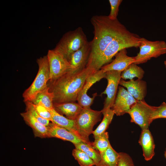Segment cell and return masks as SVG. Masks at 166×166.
Returning a JSON list of instances; mask_svg holds the SVG:
<instances>
[{
  "instance_id": "6da1fadb",
  "label": "cell",
  "mask_w": 166,
  "mask_h": 166,
  "mask_svg": "<svg viewBox=\"0 0 166 166\" xmlns=\"http://www.w3.org/2000/svg\"><path fill=\"white\" fill-rule=\"evenodd\" d=\"M90 22L93 27L94 37L89 42L91 52L86 67L102 53L115 38L128 30L118 19L112 20L108 16L94 15Z\"/></svg>"
},
{
  "instance_id": "7a4b0ae2",
  "label": "cell",
  "mask_w": 166,
  "mask_h": 166,
  "mask_svg": "<svg viewBox=\"0 0 166 166\" xmlns=\"http://www.w3.org/2000/svg\"><path fill=\"white\" fill-rule=\"evenodd\" d=\"M86 67L76 73L68 72L54 81L49 82V91L54 95L53 103L75 102L88 77L95 72Z\"/></svg>"
},
{
  "instance_id": "3957f363",
  "label": "cell",
  "mask_w": 166,
  "mask_h": 166,
  "mask_svg": "<svg viewBox=\"0 0 166 166\" xmlns=\"http://www.w3.org/2000/svg\"><path fill=\"white\" fill-rule=\"evenodd\" d=\"M140 38L127 30L115 38L102 53L86 68L92 69L95 71H98L104 65L110 62L121 50L132 47H139Z\"/></svg>"
},
{
  "instance_id": "277c9868",
  "label": "cell",
  "mask_w": 166,
  "mask_h": 166,
  "mask_svg": "<svg viewBox=\"0 0 166 166\" xmlns=\"http://www.w3.org/2000/svg\"><path fill=\"white\" fill-rule=\"evenodd\" d=\"M88 42L82 28L79 27L65 33L54 49L63 54L69 61L71 55Z\"/></svg>"
},
{
  "instance_id": "5b68a950",
  "label": "cell",
  "mask_w": 166,
  "mask_h": 166,
  "mask_svg": "<svg viewBox=\"0 0 166 166\" xmlns=\"http://www.w3.org/2000/svg\"><path fill=\"white\" fill-rule=\"evenodd\" d=\"M38 70L37 75L31 85L23 92L24 101L32 102L37 94L47 88L49 80V70L47 55L37 60Z\"/></svg>"
},
{
  "instance_id": "8992f818",
  "label": "cell",
  "mask_w": 166,
  "mask_h": 166,
  "mask_svg": "<svg viewBox=\"0 0 166 166\" xmlns=\"http://www.w3.org/2000/svg\"><path fill=\"white\" fill-rule=\"evenodd\" d=\"M102 113L101 111L83 108L75 120L77 130L82 139L92 146V142L89 140V136L93 133L94 125L101 120Z\"/></svg>"
},
{
  "instance_id": "52a82bcc",
  "label": "cell",
  "mask_w": 166,
  "mask_h": 166,
  "mask_svg": "<svg viewBox=\"0 0 166 166\" xmlns=\"http://www.w3.org/2000/svg\"><path fill=\"white\" fill-rule=\"evenodd\" d=\"M140 51L134 57V63L138 65L146 62L152 58H156L166 53V43L163 41H151L140 38Z\"/></svg>"
},
{
  "instance_id": "ba28073f",
  "label": "cell",
  "mask_w": 166,
  "mask_h": 166,
  "mask_svg": "<svg viewBox=\"0 0 166 166\" xmlns=\"http://www.w3.org/2000/svg\"><path fill=\"white\" fill-rule=\"evenodd\" d=\"M46 55L49 70V81L51 82L67 72L70 65L63 54L54 49L49 50Z\"/></svg>"
},
{
  "instance_id": "9c48e42d",
  "label": "cell",
  "mask_w": 166,
  "mask_h": 166,
  "mask_svg": "<svg viewBox=\"0 0 166 166\" xmlns=\"http://www.w3.org/2000/svg\"><path fill=\"white\" fill-rule=\"evenodd\" d=\"M155 108V106L149 105L144 100L137 101L128 113L131 122L138 125L142 129L148 128L152 122L151 117Z\"/></svg>"
},
{
  "instance_id": "30bf717a",
  "label": "cell",
  "mask_w": 166,
  "mask_h": 166,
  "mask_svg": "<svg viewBox=\"0 0 166 166\" xmlns=\"http://www.w3.org/2000/svg\"><path fill=\"white\" fill-rule=\"evenodd\" d=\"M122 72L111 70L106 72V78L108 81L107 86L102 94H106L107 97L104 102V106L101 110L103 115L113 105L116 97L118 85L121 80Z\"/></svg>"
},
{
  "instance_id": "8fae6325",
  "label": "cell",
  "mask_w": 166,
  "mask_h": 166,
  "mask_svg": "<svg viewBox=\"0 0 166 166\" xmlns=\"http://www.w3.org/2000/svg\"><path fill=\"white\" fill-rule=\"evenodd\" d=\"M105 76L106 72L100 69L91 74L87 78L82 89L78 94L77 100L78 103L83 108H90L94 98L97 95V93H94L93 97H90L88 95L87 92L94 84L105 78Z\"/></svg>"
},
{
  "instance_id": "7c38bea8",
  "label": "cell",
  "mask_w": 166,
  "mask_h": 166,
  "mask_svg": "<svg viewBox=\"0 0 166 166\" xmlns=\"http://www.w3.org/2000/svg\"><path fill=\"white\" fill-rule=\"evenodd\" d=\"M137 101L127 90L119 86L114 102L111 109L117 116L123 115L128 113Z\"/></svg>"
},
{
  "instance_id": "4fadbf2b",
  "label": "cell",
  "mask_w": 166,
  "mask_h": 166,
  "mask_svg": "<svg viewBox=\"0 0 166 166\" xmlns=\"http://www.w3.org/2000/svg\"><path fill=\"white\" fill-rule=\"evenodd\" d=\"M91 52L89 42L74 53L69 61L70 68L68 71L71 73L79 72L86 67Z\"/></svg>"
},
{
  "instance_id": "5bb4252c",
  "label": "cell",
  "mask_w": 166,
  "mask_h": 166,
  "mask_svg": "<svg viewBox=\"0 0 166 166\" xmlns=\"http://www.w3.org/2000/svg\"><path fill=\"white\" fill-rule=\"evenodd\" d=\"M114 56L115 58L111 62L101 67V69L103 72L114 70L122 72L135 61L134 57H129L127 55L126 48L120 50Z\"/></svg>"
},
{
  "instance_id": "9a60e30c",
  "label": "cell",
  "mask_w": 166,
  "mask_h": 166,
  "mask_svg": "<svg viewBox=\"0 0 166 166\" xmlns=\"http://www.w3.org/2000/svg\"><path fill=\"white\" fill-rule=\"evenodd\" d=\"M119 84L126 88L137 101L144 100L147 92V84L145 81L139 79L128 81L121 79Z\"/></svg>"
},
{
  "instance_id": "2e32d148",
  "label": "cell",
  "mask_w": 166,
  "mask_h": 166,
  "mask_svg": "<svg viewBox=\"0 0 166 166\" xmlns=\"http://www.w3.org/2000/svg\"><path fill=\"white\" fill-rule=\"evenodd\" d=\"M47 127L48 130V138H59L63 140L70 141L73 144L82 142H84L71 132L53 122L51 123Z\"/></svg>"
},
{
  "instance_id": "e0dca14e",
  "label": "cell",
  "mask_w": 166,
  "mask_h": 166,
  "mask_svg": "<svg viewBox=\"0 0 166 166\" xmlns=\"http://www.w3.org/2000/svg\"><path fill=\"white\" fill-rule=\"evenodd\" d=\"M139 143L142 147L145 160L147 161L151 160L155 154V144L148 128L142 129Z\"/></svg>"
},
{
  "instance_id": "ac0fdd59",
  "label": "cell",
  "mask_w": 166,
  "mask_h": 166,
  "mask_svg": "<svg viewBox=\"0 0 166 166\" xmlns=\"http://www.w3.org/2000/svg\"><path fill=\"white\" fill-rule=\"evenodd\" d=\"M55 110L59 114L65 115L67 118L75 120L83 108L75 102L53 103Z\"/></svg>"
},
{
  "instance_id": "d6986e66",
  "label": "cell",
  "mask_w": 166,
  "mask_h": 166,
  "mask_svg": "<svg viewBox=\"0 0 166 166\" xmlns=\"http://www.w3.org/2000/svg\"><path fill=\"white\" fill-rule=\"evenodd\" d=\"M48 109L52 115L53 123L71 132L84 142L77 130L75 120L69 119L59 114L54 109Z\"/></svg>"
},
{
  "instance_id": "ffe728a7",
  "label": "cell",
  "mask_w": 166,
  "mask_h": 166,
  "mask_svg": "<svg viewBox=\"0 0 166 166\" xmlns=\"http://www.w3.org/2000/svg\"><path fill=\"white\" fill-rule=\"evenodd\" d=\"M20 114L26 123L32 128L35 137L48 138L47 127L39 122L27 112L22 113Z\"/></svg>"
},
{
  "instance_id": "44dd1931",
  "label": "cell",
  "mask_w": 166,
  "mask_h": 166,
  "mask_svg": "<svg viewBox=\"0 0 166 166\" xmlns=\"http://www.w3.org/2000/svg\"><path fill=\"white\" fill-rule=\"evenodd\" d=\"M100 154L101 160L96 166H118L119 153L117 152L110 144L105 151Z\"/></svg>"
},
{
  "instance_id": "7402d4cb",
  "label": "cell",
  "mask_w": 166,
  "mask_h": 166,
  "mask_svg": "<svg viewBox=\"0 0 166 166\" xmlns=\"http://www.w3.org/2000/svg\"><path fill=\"white\" fill-rule=\"evenodd\" d=\"M53 98V94L49 91V88L48 86L38 93L31 102L34 105L43 106L47 109H54Z\"/></svg>"
},
{
  "instance_id": "603a6c76",
  "label": "cell",
  "mask_w": 166,
  "mask_h": 166,
  "mask_svg": "<svg viewBox=\"0 0 166 166\" xmlns=\"http://www.w3.org/2000/svg\"><path fill=\"white\" fill-rule=\"evenodd\" d=\"M135 63L130 64L123 71L121 74V78L123 79L132 80L135 77L142 79L144 73V70Z\"/></svg>"
},
{
  "instance_id": "cb8c5ba5",
  "label": "cell",
  "mask_w": 166,
  "mask_h": 166,
  "mask_svg": "<svg viewBox=\"0 0 166 166\" xmlns=\"http://www.w3.org/2000/svg\"><path fill=\"white\" fill-rule=\"evenodd\" d=\"M74 145L75 148L83 151L90 157L95 163L96 166L99 163L101 160L100 153L92 146L83 142Z\"/></svg>"
},
{
  "instance_id": "d4e9b609",
  "label": "cell",
  "mask_w": 166,
  "mask_h": 166,
  "mask_svg": "<svg viewBox=\"0 0 166 166\" xmlns=\"http://www.w3.org/2000/svg\"><path fill=\"white\" fill-rule=\"evenodd\" d=\"M114 114L113 110L110 109L103 114L104 117L102 121L96 129L93 131L92 134L94 137L99 136L106 132L112 121Z\"/></svg>"
},
{
  "instance_id": "484cf974",
  "label": "cell",
  "mask_w": 166,
  "mask_h": 166,
  "mask_svg": "<svg viewBox=\"0 0 166 166\" xmlns=\"http://www.w3.org/2000/svg\"><path fill=\"white\" fill-rule=\"evenodd\" d=\"M109 137L108 133L107 132L94 137V140L92 142L93 147L98 150L100 153L105 151L110 144Z\"/></svg>"
},
{
  "instance_id": "4316f807",
  "label": "cell",
  "mask_w": 166,
  "mask_h": 166,
  "mask_svg": "<svg viewBox=\"0 0 166 166\" xmlns=\"http://www.w3.org/2000/svg\"><path fill=\"white\" fill-rule=\"evenodd\" d=\"M72 155L81 166L95 165L93 161L83 151L75 148L72 151Z\"/></svg>"
},
{
  "instance_id": "83f0119b",
  "label": "cell",
  "mask_w": 166,
  "mask_h": 166,
  "mask_svg": "<svg viewBox=\"0 0 166 166\" xmlns=\"http://www.w3.org/2000/svg\"><path fill=\"white\" fill-rule=\"evenodd\" d=\"M26 105V111L30 113L38 121L44 126L48 127L50 124L49 120L45 119L41 117L35 109L33 104L30 101L25 102Z\"/></svg>"
},
{
  "instance_id": "f1b7e54d",
  "label": "cell",
  "mask_w": 166,
  "mask_h": 166,
  "mask_svg": "<svg viewBox=\"0 0 166 166\" xmlns=\"http://www.w3.org/2000/svg\"><path fill=\"white\" fill-rule=\"evenodd\" d=\"M122 0H109V2L110 5V11L109 15V18L112 20L117 19L119 12V7Z\"/></svg>"
},
{
  "instance_id": "f546056e",
  "label": "cell",
  "mask_w": 166,
  "mask_h": 166,
  "mask_svg": "<svg viewBox=\"0 0 166 166\" xmlns=\"http://www.w3.org/2000/svg\"><path fill=\"white\" fill-rule=\"evenodd\" d=\"M166 118V103L163 102L159 106L155 107L151 117V120L158 118Z\"/></svg>"
},
{
  "instance_id": "4dcf8cb0",
  "label": "cell",
  "mask_w": 166,
  "mask_h": 166,
  "mask_svg": "<svg viewBox=\"0 0 166 166\" xmlns=\"http://www.w3.org/2000/svg\"><path fill=\"white\" fill-rule=\"evenodd\" d=\"M33 105L35 109L41 117L53 122L52 115L47 108L40 105H35L34 104Z\"/></svg>"
},
{
  "instance_id": "1f68e13d",
  "label": "cell",
  "mask_w": 166,
  "mask_h": 166,
  "mask_svg": "<svg viewBox=\"0 0 166 166\" xmlns=\"http://www.w3.org/2000/svg\"><path fill=\"white\" fill-rule=\"evenodd\" d=\"M119 158L118 166H134L133 160L128 154L123 152L119 153Z\"/></svg>"
},
{
  "instance_id": "d6a6232c",
  "label": "cell",
  "mask_w": 166,
  "mask_h": 166,
  "mask_svg": "<svg viewBox=\"0 0 166 166\" xmlns=\"http://www.w3.org/2000/svg\"><path fill=\"white\" fill-rule=\"evenodd\" d=\"M164 156L165 158L166 159V148L165 149V150L164 152Z\"/></svg>"
},
{
  "instance_id": "836d02e7",
  "label": "cell",
  "mask_w": 166,
  "mask_h": 166,
  "mask_svg": "<svg viewBox=\"0 0 166 166\" xmlns=\"http://www.w3.org/2000/svg\"><path fill=\"white\" fill-rule=\"evenodd\" d=\"M164 64L165 67V68H166V60H165V61H164Z\"/></svg>"
}]
</instances>
